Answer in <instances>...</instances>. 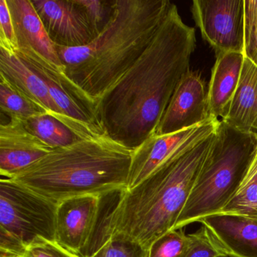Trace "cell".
<instances>
[{
  "label": "cell",
  "mask_w": 257,
  "mask_h": 257,
  "mask_svg": "<svg viewBox=\"0 0 257 257\" xmlns=\"http://www.w3.org/2000/svg\"><path fill=\"white\" fill-rule=\"evenodd\" d=\"M199 222L211 231L228 257H257V219L220 213Z\"/></svg>",
  "instance_id": "cell-15"
},
{
  "label": "cell",
  "mask_w": 257,
  "mask_h": 257,
  "mask_svg": "<svg viewBox=\"0 0 257 257\" xmlns=\"http://www.w3.org/2000/svg\"><path fill=\"white\" fill-rule=\"evenodd\" d=\"M23 257H84L64 248L56 240L39 237L25 246Z\"/></svg>",
  "instance_id": "cell-27"
},
{
  "label": "cell",
  "mask_w": 257,
  "mask_h": 257,
  "mask_svg": "<svg viewBox=\"0 0 257 257\" xmlns=\"http://www.w3.org/2000/svg\"><path fill=\"white\" fill-rule=\"evenodd\" d=\"M53 149L31 133L22 120L10 118L0 124V174L6 178L31 166Z\"/></svg>",
  "instance_id": "cell-13"
},
{
  "label": "cell",
  "mask_w": 257,
  "mask_h": 257,
  "mask_svg": "<svg viewBox=\"0 0 257 257\" xmlns=\"http://www.w3.org/2000/svg\"><path fill=\"white\" fill-rule=\"evenodd\" d=\"M78 3L84 9L87 19L96 38L101 34L112 19L115 10V0H78Z\"/></svg>",
  "instance_id": "cell-24"
},
{
  "label": "cell",
  "mask_w": 257,
  "mask_h": 257,
  "mask_svg": "<svg viewBox=\"0 0 257 257\" xmlns=\"http://www.w3.org/2000/svg\"><path fill=\"white\" fill-rule=\"evenodd\" d=\"M210 118L205 82L198 72L189 70L176 88L154 135L176 133Z\"/></svg>",
  "instance_id": "cell-11"
},
{
  "label": "cell",
  "mask_w": 257,
  "mask_h": 257,
  "mask_svg": "<svg viewBox=\"0 0 257 257\" xmlns=\"http://www.w3.org/2000/svg\"><path fill=\"white\" fill-rule=\"evenodd\" d=\"M22 121L31 133L53 150L68 147L83 140L65 123L49 113Z\"/></svg>",
  "instance_id": "cell-19"
},
{
  "label": "cell",
  "mask_w": 257,
  "mask_h": 257,
  "mask_svg": "<svg viewBox=\"0 0 257 257\" xmlns=\"http://www.w3.org/2000/svg\"><path fill=\"white\" fill-rule=\"evenodd\" d=\"M196 48L195 28L172 4L137 62L97 103L104 133L134 150L154 135Z\"/></svg>",
  "instance_id": "cell-1"
},
{
  "label": "cell",
  "mask_w": 257,
  "mask_h": 257,
  "mask_svg": "<svg viewBox=\"0 0 257 257\" xmlns=\"http://www.w3.org/2000/svg\"><path fill=\"white\" fill-rule=\"evenodd\" d=\"M25 248L0 245V257H23Z\"/></svg>",
  "instance_id": "cell-29"
},
{
  "label": "cell",
  "mask_w": 257,
  "mask_h": 257,
  "mask_svg": "<svg viewBox=\"0 0 257 257\" xmlns=\"http://www.w3.org/2000/svg\"><path fill=\"white\" fill-rule=\"evenodd\" d=\"M16 53L44 82L64 115L93 135H104L97 115V104L62 70L29 46H20Z\"/></svg>",
  "instance_id": "cell-7"
},
{
  "label": "cell",
  "mask_w": 257,
  "mask_h": 257,
  "mask_svg": "<svg viewBox=\"0 0 257 257\" xmlns=\"http://www.w3.org/2000/svg\"><path fill=\"white\" fill-rule=\"evenodd\" d=\"M221 213L257 219V153L238 190Z\"/></svg>",
  "instance_id": "cell-21"
},
{
  "label": "cell",
  "mask_w": 257,
  "mask_h": 257,
  "mask_svg": "<svg viewBox=\"0 0 257 257\" xmlns=\"http://www.w3.org/2000/svg\"><path fill=\"white\" fill-rule=\"evenodd\" d=\"M49 38L55 46H88L94 34L78 0H31Z\"/></svg>",
  "instance_id": "cell-10"
},
{
  "label": "cell",
  "mask_w": 257,
  "mask_h": 257,
  "mask_svg": "<svg viewBox=\"0 0 257 257\" xmlns=\"http://www.w3.org/2000/svg\"><path fill=\"white\" fill-rule=\"evenodd\" d=\"M219 121L211 117L201 124L176 133L152 135L133 150L126 189L135 187L162 164L210 137L214 133Z\"/></svg>",
  "instance_id": "cell-9"
},
{
  "label": "cell",
  "mask_w": 257,
  "mask_h": 257,
  "mask_svg": "<svg viewBox=\"0 0 257 257\" xmlns=\"http://www.w3.org/2000/svg\"><path fill=\"white\" fill-rule=\"evenodd\" d=\"M58 206L13 179H1L0 245L25 248L39 237L55 240Z\"/></svg>",
  "instance_id": "cell-6"
},
{
  "label": "cell",
  "mask_w": 257,
  "mask_h": 257,
  "mask_svg": "<svg viewBox=\"0 0 257 257\" xmlns=\"http://www.w3.org/2000/svg\"><path fill=\"white\" fill-rule=\"evenodd\" d=\"M214 133L162 164L135 187L119 192L105 218L100 243L121 237L148 250L155 240L175 229Z\"/></svg>",
  "instance_id": "cell-3"
},
{
  "label": "cell",
  "mask_w": 257,
  "mask_h": 257,
  "mask_svg": "<svg viewBox=\"0 0 257 257\" xmlns=\"http://www.w3.org/2000/svg\"><path fill=\"white\" fill-rule=\"evenodd\" d=\"M243 53L257 67V0H244Z\"/></svg>",
  "instance_id": "cell-26"
},
{
  "label": "cell",
  "mask_w": 257,
  "mask_h": 257,
  "mask_svg": "<svg viewBox=\"0 0 257 257\" xmlns=\"http://www.w3.org/2000/svg\"><path fill=\"white\" fill-rule=\"evenodd\" d=\"M187 245L188 234L183 228L173 229L152 243L147 257H185Z\"/></svg>",
  "instance_id": "cell-23"
},
{
  "label": "cell",
  "mask_w": 257,
  "mask_h": 257,
  "mask_svg": "<svg viewBox=\"0 0 257 257\" xmlns=\"http://www.w3.org/2000/svg\"><path fill=\"white\" fill-rule=\"evenodd\" d=\"M147 250L127 239L113 237L100 243L88 257H147Z\"/></svg>",
  "instance_id": "cell-25"
},
{
  "label": "cell",
  "mask_w": 257,
  "mask_h": 257,
  "mask_svg": "<svg viewBox=\"0 0 257 257\" xmlns=\"http://www.w3.org/2000/svg\"><path fill=\"white\" fill-rule=\"evenodd\" d=\"M191 12L201 37L216 55L243 53L244 0H194Z\"/></svg>",
  "instance_id": "cell-8"
},
{
  "label": "cell",
  "mask_w": 257,
  "mask_h": 257,
  "mask_svg": "<svg viewBox=\"0 0 257 257\" xmlns=\"http://www.w3.org/2000/svg\"><path fill=\"white\" fill-rule=\"evenodd\" d=\"M0 109L2 113L7 115L9 118H16L22 121L49 113L1 75Z\"/></svg>",
  "instance_id": "cell-20"
},
{
  "label": "cell",
  "mask_w": 257,
  "mask_h": 257,
  "mask_svg": "<svg viewBox=\"0 0 257 257\" xmlns=\"http://www.w3.org/2000/svg\"><path fill=\"white\" fill-rule=\"evenodd\" d=\"M0 47L12 52L19 50L17 37L7 0H0Z\"/></svg>",
  "instance_id": "cell-28"
},
{
  "label": "cell",
  "mask_w": 257,
  "mask_h": 257,
  "mask_svg": "<svg viewBox=\"0 0 257 257\" xmlns=\"http://www.w3.org/2000/svg\"><path fill=\"white\" fill-rule=\"evenodd\" d=\"M133 150L106 134L55 149L13 180L55 203L125 190Z\"/></svg>",
  "instance_id": "cell-4"
},
{
  "label": "cell",
  "mask_w": 257,
  "mask_h": 257,
  "mask_svg": "<svg viewBox=\"0 0 257 257\" xmlns=\"http://www.w3.org/2000/svg\"><path fill=\"white\" fill-rule=\"evenodd\" d=\"M169 0H115L109 25L88 46H55L64 74L97 104L141 58L168 15Z\"/></svg>",
  "instance_id": "cell-2"
},
{
  "label": "cell",
  "mask_w": 257,
  "mask_h": 257,
  "mask_svg": "<svg viewBox=\"0 0 257 257\" xmlns=\"http://www.w3.org/2000/svg\"><path fill=\"white\" fill-rule=\"evenodd\" d=\"M185 257H228L222 245L205 225L188 234Z\"/></svg>",
  "instance_id": "cell-22"
},
{
  "label": "cell",
  "mask_w": 257,
  "mask_h": 257,
  "mask_svg": "<svg viewBox=\"0 0 257 257\" xmlns=\"http://www.w3.org/2000/svg\"><path fill=\"white\" fill-rule=\"evenodd\" d=\"M256 153L257 135L240 132L219 121L175 229L220 213L238 190Z\"/></svg>",
  "instance_id": "cell-5"
},
{
  "label": "cell",
  "mask_w": 257,
  "mask_h": 257,
  "mask_svg": "<svg viewBox=\"0 0 257 257\" xmlns=\"http://www.w3.org/2000/svg\"><path fill=\"white\" fill-rule=\"evenodd\" d=\"M0 75L8 79L18 89L26 94L49 114L74 130L82 139L100 136L93 135L64 115L49 94V89L44 82L18 56L16 52H10L1 47Z\"/></svg>",
  "instance_id": "cell-14"
},
{
  "label": "cell",
  "mask_w": 257,
  "mask_h": 257,
  "mask_svg": "<svg viewBox=\"0 0 257 257\" xmlns=\"http://www.w3.org/2000/svg\"><path fill=\"white\" fill-rule=\"evenodd\" d=\"M222 121L240 132L257 135V67L246 57L237 89Z\"/></svg>",
  "instance_id": "cell-18"
},
{
  "label": "cell",
  "mask_w": 257,
  "mask_h": 257,
  "mask_svg": "<svg viewBox=\"0 0 257 257\" xmlns=\"http://www.w3.org/2000/svg\"><path fill=\"white\" fill-rule=\"evenodd\" d=\"M11 13L19 48L28 46L64 71L55 44L49 38L44 25L31 0H7Z\"/></svg>",
  "instance_id": "cell-16"
},
{
  "label": "cell",
  "mask_w": 257,
  "mask_h": 257,
  "mask_svg": "<svg viewBox=\"0 0 257 257\" xmlns=\"http://www.w3.org/2000/svg\"><path fill=\"white\" fill-rule=\"evenodd\" d=\"M244 55L241 52H222L216 55L207 90L209 113L223 118L237 89Z\"/></svg>",
  "instance_id": "cell-17"
},
{
  "label": "cell",
  "mask_w": 257,
  "mask_h": 257,
  "mask_svg": "<svg viewBox=\"0 0 257 257\" xmlns=\"http://www.w3.org/2000/svg\"><path fill=\"white\" fill-rule=\"evenodd\" d=\"M102 197L83 195L58 203L55 240L81 255L91 241L97 225Z\"/></svg>",
  "instance_id": "cell-12"
}]
</instances>
